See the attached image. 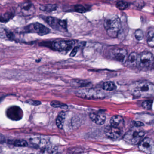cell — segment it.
<instances>
[{
	"instance_id": "obj_1",
	"label": "cell",
	"mask_w": 154,
	"mask_h": 154,
	"mask_svg": "<svg viewBox=\"0 0 154 154\" xmlns=\"http://www.w3.org/2000/svg\"><path fill=\"white\" fill-rule=\"evenodd\" d=\"M129 90L135 97H154V85L146 81H140L131 84Z\"/></svg>"
},
{
	"instance_id": "obj_2",
	"label": "cell",
	"mask_w": 154,
	"mask_h": 154,
	"mask_svg": "<svg viewBox=\"0 0 154 154\" xmlns=\"http://www.w3.org/2000/svg\"><path fill=\"white\" fill-rule=\"evenodd\" d=\"M104 26L110 37L116 38L121 29L120 20L116 15L107 17L104 20Z\"/></svg>"
},
{
	"instance_id": "obj_3",
	"label": "cell",
	"mask_w": 154,
	"mask_h": 154,
	"mask_svg": "<svg viewBox=\"0 0 154 154\" xmlns=\"http://www.w3.org/2000/svg\"><path fill=\"white\" fill-rule=\"evenodd\" d=\"M145 132L139 129L133 128L127 132L123 136V140L131 145H137L143 139Z\"/></svg>"
},
{
	"instance_id": "obj_4",
	"label": "cell",
	"mask_w": 154,
	"mask_h": 154,
	"mask_svg": "<svg viewBox=\"0 0 154 154\" xmlns=\"http://www.w3.org/2000/svg\"><path fill=\"white\" fill-rule=\"evenodd\" d=\"M26 33H36L40 36H44L49 34L50 30L42 24L38 22L30 24L24 28Z\"/></svg>"
},
{
	"instance_id": "obj_5",
	"label": "cell",
	"mask_w": 154,
	"mask_h": 154,
	"mask_svg": "<svg viewBox=\"0 0 154 154\" xmlns=\"http://www.w3.org/2000/svg\"><path fill=\"white\" fill-rule=\"evenodd\" d=\"M103 92L99 91L89 89V90H82L77 91L75 94L78 97L87 99H101L104 95Z\"/></svg>"
},
{
	"instance_id": "obj_6",
	"label": "cell",
	"mask_w": 154,
	"mask_h": 154,
	"mask_svg": "<svg viewBox=\"0 0 154 154\" xmlns=\"http://www.w3.org/2000/svg\"><path fill=\"white\" fill-rule=\"evenodd\" d=\"M74 44L73 40H60L54 42L52 47L56 51L66 53L72 49Z\"/></svg>"
},
{
	"instance_id": "obj_7",
	"label": "cell",
	"mask_w": 154,
	"mask_h": 154,
	"mask_svg": "<svg viewBox=\"0 0 154 154\" xmlns=\"http://www.w3.org/2000/svg\"><path fill=\"white\" fill-rule=\"evenodd\" d=\"M153 54L150 52H144L139 55L138 66L142 68H149L154 63Z\"/></svg>"
},
{
	"instance_id": "obj_8",
	"label": "cell",
	"mask_w": 154,
	"mask_h": 154,
	"mask_svg": "<svg viewBox=\"0 0 154 154\" xmlns=\"http://www.w3.org/2000/svg\"><path fill=\"white\" fill-rule=\"evenodd\" d=\"M139 149L146 154H154V141L149 138H145L139 143Z\"/></svg>"
},
{
	"instance_id": "obj_9",
	"label": "cell",
	"mask_w": 154,
	"mask_h": 154,
	"mask_svg": "<svg viewBox=\"0 0 154 154\" xmlns=\"http://www.w3.org/2000/svg\"><path fill=\"white\" fill-rule=\"evenodd\" d=\"M104 133L105 136L111 139L115 140L119 138L122 134L121 128L109 125L104 128Z\"/></svg>"
},
{
	"instance_id": "obj_10",
	"label": "cell",
	"mask_w": 154,
	"mask_h": 154,
	"mask_svg": "<svg viewBox=\"0 0 154 154\" xmlns=\"http://www.w3.org/2000/svg\"><path fill=\"white\" fill-rule=\"evenodd\" d=\"M35 11V8L34 5L29 2L22 3L19 6L20 13L25 17H28L34 15Z\"/></svg>"
},
{
	"instance_id": "obj_11",
	"label": "cell",
	"mask_w": 154,
	"mask_h": 154,
	"mask_svg": "<svg viewBox=\"0 0 154 154\" xmlns=\"http://www.w3.org/2000/svg\"><path fill=\"white\" fill-rule=\"evenodd\" d=\"M112 54L114 59L120 63H123L126 59L128 53L124 48H119L113 50Z\"/></svg>"
},
{
	"instance_id": "obj_12",
	"label": "cell",
	"mask_w": 154,
	"mask_h": 154,
	"mask_svg": "<svg viewBox=\"0 0 154 154\" xmlns=\"http://www.w3.org/2000/svg\"><path fill=\"white\" fill-rule=\"evenodd\" d=\"M89 116L91 119L98 125H103L106 121V116L102 113L91 112Z\"/></svg>"
},
{
	"instance_id": "obj_13",
	"label": "cell",
	"mask_w": 154,
	"mask_h": 154,
	"mask_svg": "<svg viewBox=\"0 0 154 154\" xmlns=\"http://www.w3.org/2000/svg\"><path fill=\"white\" fill-rule=\"evenodd\" d=\"M110 124L112 126L115 127L121 128L124 125V120L121 116L119 115H115L112 117L111 119Z\"/></svg>"
},
{
	"instance_id": "obj_14",
	"label": "cell",
	"mask_w": 154,
	"mask_h": 154,
	"mask_svg": "<svg viewBox=\"0 0 154 154\" xmlns=\"http://www.w3.org/2000/svg\"><path fill=\"white\" fill-rule=\"evenodd\" d=\"M139 55L137 53H131L129 55L128 58V63L129 65L131 66H138Z\"/></svg>"
},
{
	"instance_id": "obj_15",
	"label": "cell",
	"mask_w": 154,
	"mask_h": 154,
	"mask_svg": "<svg viewBox=\"0 0 154 154\" xmlns=\"http://www.w3.org/2000/svg\"><path fill=\"white\" fill-rule=\"evenodd\" d=\"M90 82L84 81V80L74 79L71 82V85L75 88H83L89 86Z\"/></svg>"
},
{
	"instance_id": "obj_16",
	"label": "cell",
	"mask_w": 154,
	"mask_h": 154,
	"mask_svg": "<svg viewBox=\"0 0 154 154\" xmlns=\"http://www.w3.org/2000/svg\"><path fill=\"white\" fill-rule=\"evenodd\" d=\"M66 113L63 111L61 112L57 118L56 123L57 127L60 129H62L63 128Z\"/></svg>"
},
{
	"instance_id": "obj_17",
	"label": "cell",
	"mask_w": 154,
	"mask_h": 154,
	"mask_svg": "<svg viewBox=\"0 0 154 154\" xmlns=\"http://www.w3.org/2000/svg\"><path fill=\"white\" fill-rule=\"evenodd\" d=\"M147 43L149 46L154 47V29L150 28L148 30L146 35Z\"/></svg>"
},
{
	"instance_id": "obj_18",
	"label": "cell",
	"mask_w": 154,
	"mask_h": 154,
	"mask_svg": "<svg viewBox=\"0 0 154 154\" xmlns=\"http://www.w3.org/2000/svg\"><path fill=\"white\" fill-rule=\"evenodd\" d=\"M57 5L55 4H47V5H41L39 7L40 10L47 12H52L56 10Z\"/></svg>"
},
{
	"instance_id": "obj_19",
	"label": "cell",
	"mask_w": 154,
	"mask_h": 154,
	"mask_svg": "<svg viewBox=\"0 0 154 154\" xmlns=\"http://www.w3.org/2000/svg\"><path fill=\"white\" fill-rule=\"evenodd\" d=\"M58 20L59 19L53 17H48L46 19V21L47 23L50 26L53 28H56L60 27L59 24H58Z\"/></svg>"
},
{
	"instance_id": "obj_20",
	"label": "cell",
	"mask_w": 154,
	"mask_h": 154,
	"mask_svg": "<svg viewBox=\"0 0 154 154\" xmlns=\"http://www.w3.org/2000/svg\"><path fill=\"white\" fill-rule=\"evenodd\" d=\"M117 88L116 85L113 82H105L103 85V90L109 91H114Z\"/></svg>"
},
{
	"instance_id": "obj_21",
	"label": "cell",
	"mask_w": 154,
	"mask_h": 154,
	"mask_svg": "<svg viewBox=\"0 0 154 154\" xmlns=\"http://www.w3.org/2000/svg\"><path fill=\"white\" fill-rule=\"evenodd\" d=\"M50 105L54 108H60V109H66L68 108L67 105L63 103L57 101H53L50 103Z\"/></svg>"
},
{
	"instance_id": "obj_22",
	"label": "cell",
	"mask_w": 154,
	"mask_h": 154,
	"mask_svg": "<svg viewBox=\"0 0 154 154\" xmlns=\"http://www.w3.org/2000/svg\"><path fill=\"white\" fill-rule=\"evenodd\" d=\"M14 145L16 147H27L28 146V143L26 140L23 139H18L15 140Z\"/></svg>"
},
{
	"instance_id": "obj_23",
	"label": "cell",
	"mask_w": 154,
	"mask_h": 154,
	"mask_svg": "<svg viewBox=\"0 0 154 154\" xmlns=\"http://www.w3.org/2000/svg\"><path fill=\"white\" fill-rule=\"evenodd\" d=\"M74 10L76 12L83 13L89 11V8L85 7L83 5H77L75 6Z\"/></svg>"
},
{
	"instance_id": "obj_24",
	"label": "cell",
	"mask_w": 154,
	"mask_h": 154,
	"mask_svg": "<svg viewBox=\"0 0 154 154\" xmlns=\"http://www.w3.org/2000/svg\"><path fill=\"white\" fill-rule=\"evenodd\" d=\"M116 7L120 10H124L128 7V3L126 2L120 1L116 3Z\"/></svg>"
},
{
	"instance_id": "obj_25",
	"label": "cell",
	"mask_w": 154,
	"mask_h": 154,
	"mask_svg": "<svg viewBox=\"0 0 154 154\" xmlns=\"http://www.w3.org/2000/svg\"><path fill=\"white\" fill-rule=\"evenodd\" d=\"M14 16V14L11 12H7L4 14L3 17L2 16L1 21V22H7L8 21L11 19Z\"/></svg>"
},
{
	"instance_id": "obj_26",
	"label": "cell",
	"mask_w": 154,
	"mask_h": 154,
	"mask_svg": "<svg viewBox=\"0 0 154 154\" xmlns=\"http://www.w3.org/2000/svg\"><path fill=\"white\" fill-rule=\"evenodd\" d=\"M152 103H153V101L146 100L144 101L142 103V106L145 109L149 110L151 109L152 108Z\"/></svg>"
},
{
	"instance_id": "obj_27",
	"label": "cell",
	"mask_w": 154,
	"mask_h": 154,
	"mask_svg": "<svg viewBox=\"0 0 154 154\" xmlns=\"http://www.w3.org/2000/svg\"><path fill=\"white\" fill-rule=\"evenodd\" d=\"M135 36L138 41H141L144 38L143 31L140 29H137L135 31Z\"/></svg>"
},
{
	"instance_id": "obj_28",
	"label": "cell",
	"mask_w": 154,
	"mask_h": 154,
	"mask_svg": "<svg viewBox=\"0 0 154 154\" xmlns=\"http://www.w3.org/2000/svg\"><path fill=\"white\" fill-rule=\"evenodd\" d=\"M58 24L60 27L64 29H67V22L66 20L59 19Z\"/></svg>"
},
{
	"instance_id": "obj_29",
	"label": "cell",
	"mask_w": 154,
	"mask_h": 154,
	"mask_svg": "<svg viewBox=\"0 0 154 154\" xmlns=\"http://www.w3.org/2000/svg\"><path fill=\"white\" fill-rule=\"evenodd\" d=\"M26 103L30 104V105H33V106H38L41 104V102L39 101L34 100H28L26 101Z\"/></svg>"
},
{
	"instance_id": "obj_30",
	"label": "cell",
	"mask_w": 154,
	"mask_h": 154,
	"mask_svg": "<svg viewBox=\"0 0 154 154\" xmlns=\"http://www.w3.org/2000/svg\"><path fill=\"white\" fill-rule=\"evenodd\" d=\"M79 47L77 46L74 48L72 52H71V54H70V56L71 57H74L75 56V55L78 52V50H79Z\"/></svg>"
},
{
	"instance_id": "obj_31",
	"label": "cell",
	"mask_w": 154,
	"mask_h": 154,
	"mask_svg": "<svg viewBox=\"0 0 154 154\" xmlns=\"http://www.w3.org/2000/svg\"><path fill=\"white\" fill-rule=\"evenodd\" d=\"M133 125L136 127V128H140V127L144 126V124L143 122H141L136 121L133 122Z\"/></svg>"
}]
</instances>
